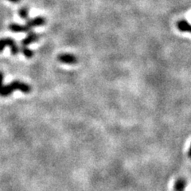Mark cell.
Listing matches in <instances>:
<instances>
[{
  "mask_svg": "<svg viewBox=\"0 0 191 191\" xmlns=\"http://www.w3.org/2000/svg\"><path fill=\"white\" fill-rule=\"evenodd\" d=\"M18 90L24 93H29L31 88L29 85L22 82V81H13L7 85H3V73L0 72V96H8L13 92Z\"/></svg>",
  "mask_w": 191,
  "mask_h": 191,
  "instance_id": "cell-1",
  "label": "cell"
},
{
  "mask_svg": "<svg viewBox=\"0 0 191 191\" xmlns=\"http://www.w3.org/2000/svg\"><path fill=\"white\" fill-rule=\"evenodd\" d=\"M6 46L11 48V54L13 55H17L19 53V48L17 45L16 42L11 38H0V52H2Z\"/></svg>",
  "mask_w": 191,
  "mask_h": 191,
  "instance_id": "cell-2",
  "label": "cell"
},
{
  "mask_svg": "<svg viewBox=\"0 0 191 191\" xmlns=\"http://www.w3.org/2000/svg\"><path fill=\"white\" fill-rule=\"evenodd\" d=\"M45 23V19L43 17L38 16L35 17L34 18H31V19H27L26 23L25 24V26L26 28L27 32L33 29V28H35V27L38 26H42Z\"/></svg>",
  "mask_w": 191,
  "mask_h": 191,
  "instance_id": "cell-3",
  "label": "cell"
},
{
  "mask_svg": "<svg viewBox=\"0 0 191 191\" xmlns=\"http://www.w3.org/2000/svg\"><path fill=\"white\" fill-rule=\"evenodd\" d=\"M58 60L62 63L68 65H74L77 62V58L71 54H62L58 56Z\"/></svg>",
  "mask_w": 191,
  "mask_h": 191,
  "instance_id": "cell-4",
  "label": "cell"
},
{
  "mask_svg": "<svg viewBox=\"0 0 191 191\" xmlns=\"http://www.w3.org/2000/svg\"><path fill=\"white\" fill-rule=\"evenodd\" d=\"M38 38H39L38 35H37L36 33L34 32V31L31 30L27 32L26 37L22 40L21 43H22V45H26V46H27V45H29L30 44L37 42L38 40Z\"/></svg>",
  "mask_w": 191,
  "mask_h": 191,
  "instance_id": "cell-5",
  "label": "cell"
},
{
  "mask_svg": "<svg viewBox=\"0 0 191 191\" xmlns=\"http://www.w3.org/2000/svg\"><path fill=\"white\" fill-rule=\"evenodd\" d=\"M177 28L182 32H190V25L186 20H180L177 22Z\"/></svg>",
  "mask_w": 191,
  "mask_h": 191,
  "instance_id": "cell-6",
  "label": "cell"
},
{
  "mask_svg": "<svg viewBox=\"0 0 191 191\" xmlns=\"http://www.w3.org/2000/svg\"><path fill=\"white\" fill-rule=\"evenodd\" d=\"M9 30L14 33H27L25 25H21L18 23L10 24Z\"/></svg>",
  "mask_w": 191,
  "mask_h": 191,
  "instance_id": "cell-7",
  "label": "cell"
},
{
  "mask_svg": "<svg viewBox=\"0 0 191 191\" xmlns=\"http://www.w3.org/2000/svg\"><path fill=\"white\" fill-rule=\"evenodd\" d=\"M186 186V181L182 178H180L176 181L175 185V191H184Z\"/></svg>",
  "mask_w": 191,
  "mask_h": 191,
  "instance_id": "cell-8",
  "label": "cell"
},
{
  "mask_svg": "<svg viewBox=\"0 0 191 191\" xmlns=\"http://www.w3.org/2000/svg\"><path fill=\"white\" fill-rule=\"evenodd\" d=\"M21 52L27 58H31L34 56V52L30 49H29L28 47L26 46V45H22V47H21Z\"/></svg>",
  "mask_w": 191,
  "mask_h": 191,
  "instance_id": "cell-9",
  "label": "cell"
},
{
  "mask_svg": "<svg viewBox=\"0 0 191 191\" xmlns=\"http://www.w3.org/2000/svg\"><path fill=\"white\" fill-rule=\"evenodd\" d=\"M18 15L20 16V18H23V19H28V17H29V10H28V8L26 7H22L20 8L18 10Z\"/></svg>",
  "mask_w": 191,
  "mask_h": 191,
  "instance_id": "cell-10",
  "label": "cell"
},
{
  "mask_svg": "<svg viewBox=\"0 0 191 191\" xmlns=\"http://www.w3.org/2000/svg\"><path fill=\"white\" fill-rule=\"evenodd\" d=\"M9 2H13V3H18V2H19L21 0H8Z\"/></svg>",
  "mask_w": 191,
  "mask_h": 191,
  "instance_id": "cell-11",
  "label": "cell"
}]
</instances>
